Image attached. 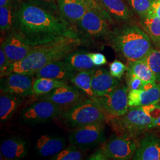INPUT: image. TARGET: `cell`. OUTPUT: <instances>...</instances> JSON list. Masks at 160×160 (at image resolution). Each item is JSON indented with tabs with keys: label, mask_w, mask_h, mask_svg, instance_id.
Returning a JSON list of instances; mask_svg holds the SVG:
<instances>
[{
	"label": "cell",
	"mask_w": 160,
	"mask_h": 160,
	"mask_svg": "<svg viewBox=\"0 0 160 160\" xmlns=\"http://www.w3.org/2000/svg\"><path fill=\"white\" fill-rule=\"evenodd\" d=\"M109 21L97 10L89 8L78 22L80 28L92 37L109 34Z\"/></svg>",
	"instance_id": "cell-13"
},
{
	"label": "cell",
	"mask_w": 160,
	"mask_h": 160,
	"mask_svg": "<svg viewBox=\"0 0 160 160\" xmlns=\"http://www.w3.org/2000/svg\"><path fill=\"white\" fill-rule=\"evenodd\" d=\"M109 15L120 22L131 20V12L123 0H96Z\"/></svg>",
	"instance_id": "cell-21"
},
{
	"label": "cell",
	"mask_w": 160,
	"mask_h": 160,
	"mask_svg": "<svg viewBox=\"0 0 160 160\" xmlns=\"http://www.w3.org/2000/svg\"><path fill=\"white\" fill-rule=\"evenodd\" d=\"M160 98V84L154 82H145L143 87L128 92L129 107L147 106L158 103Z\"/></svg>",
	"instance_id": "cell-11"
},
{
	"label": "cell",
	"mask_w": 160,
	"mask_h": 160,
	"mask_svg": "<svg viewBox=\"0 0 160 160\" xmlns=\"http://www.w3.org/2000/svg\"><path fill=\"white\" fill-rule=\"evenodd\" d=\"M128 88L125 85L118 86L114 90L94 99L105 113L113 116H121L128 109Z\"/></svg>",
	"instance_id": "cell-9"
},
{
	"label": "cell",
	"mask_w": 160,
	"mask_h": 160,
	"mask_svg": "<svg viewBox=\"0 0 160 160\" xmlns=\"http://www.w3.org/2000/svg\"><path fill=\"white\" fill-rule=\"evenodd\" d=\"M58 3L62 17L71 22H78L90 8L81 0H58Z\"/></svg>",
	"instance_id": "cell-19"
},
{
	"label": "cell",
	"mask_w": 160,
	"mask_h": 160,
	"mask_svg": "<svg viewBox=\"0 0 160 160\" xmlns=\"http://www.w3.org/2000/svg\"><path fill=\"white\" fill-rule=\"evenodd\" d=\"M12 29L32 46L78 38L57 6L33 0L23 2L17 7Z\"/></svg>",
	"instance_id": "cell-1"
},
{
	"label": "cell",
	"mask_w": 160,
	"mask_h": 160,
	"mask_svg": "<svg viewBox=\"0 0 160 160\" xmlns=\"http://www.w3.org/2000/svg\"><path fill=\"white\" fill-rule=\"evenodd\" d=\"M137 148V145L131 139L119 136L110 138L97 151L103 160H128L133 158Z\"/></svg>",
	"instance_id": "cell-10"
},
{
	"label": "cell",
	"mask_w": 160,
	"mask_h": 160,
	"mask_svg": "<svg viewBox=\"0 0 160 160\" xmlns=\"http://www.w3.org/2000/svg\"><path fill=\"white\" fill-rule=\"evenodd\" d=\"M35 46L24 42L14 31L1 43V45L10 64L25 58L34 49Z\"/></svg>",
	"instance_id": "cell-14"
},
{
	"label": "cell",
	"mask_w": 160,
	"mask_h": 160,
	"mask_svg": "<svg viewBox=\"0 0 160 160\" xmlns=\"http://www.w3.org/2000/svg\"><path fill=\"white\" fill-rule=\"evenodd\" d=\"M129 64L128 73L137 76L145 82L156 81L154 75L145 60L138 61Z\"/></svg>",
	"instance_id": "cell-26"
},
{
	"label": "cell",
	"mask_w": 160,
	"mask_h": 160,
	"mask_svg": "<svg viewBox=\"0 0 160 160\" xmlns=\"http://www.w3.org/2000/svg\"><path fill=\"white\" fill-rule=\"evenodd\" d=\"M69 69L74 72L94 68L96 66L92 61L90 53L72 52L63 59Z\"/></svg>",
	"instance_id": "cell-23"
},
{
	"label": "cell",
	"mask_w": 160,
	"mask_h": 160,
	"mask_svg": "<svg viewBox=\"0 0 160 160\" xmlns=\"http://www.w3.org/2000/svg\"><path fill=\"white\" fill-rule=\"evenodd\" d=\"M28 154V142L22 138H8L2 142L0 147L1 160H20L25 158Z\"/></svg>",
	"instance_id": "cell-16"
},
{
	"label": "cell",
	"mask_w": 160,
	"mask_h": 160,
	"mask_svg": "<svg viewBox=\"0 0 160 160\" xmlns=\"http://www.w3.org/2000/svg\"><path fill=\"white\" fill-rule=\"evenodd\" d=\"M133 160H160V139L154 135L142 138L139 143Z\"/></svg>",
	"instance_id": "cell-18"
},
{
	"label": "cell",
	"mask_w": 160,
	"mask_h": 160,
	"mask_svg": "<svg viewBox=\"0 0 160 160\" xmlns=\"http://www.w3.org/2000/svg\"><path fill=\"white\" fill-rule=\"evenodd\" d=\"M94 69L75 72L70 80L75 86L81 89L90 98L94 97L92 87V75Z\"/></svg>",
	"instance_id": "cell-25"
},
{
	"label": "cell",
	"mask_w": 160,
	"mask_h": 160,
	"mask_svg": "<svg viewBox=\"0 0 160 160\" xmlns=\"http://www.w3.org/2000/svg\"><path fill=\"white\" fill-rule=\"evenodd\" d=\"M119 85V80L110 74V71L103 68L94 69L92 78V90L94 97L109 93Z\"/></svg>",
	"instance_id": "cell-15"
},
{
	"label": "cell",
	"mask_w": 160,
	"mask_h": 160,
	"mask_svg": "<svg viewBox=\"0 0 160 160\" xmlns=\"http://www.w3.org/2000/svg\"><path fill=\"white\" fill-rule=\"evenodd\" d=\"M67 84V82L46 78H36L33 84V92L36 95H44L58 87Z\"/></svg>",
	"instance_id": "cell-27"
},
{
	"label": "cell",
	"mask_w": 160,
	"mask_h": 160,
	"mask_svg": "<svg viewBox=\"0 0 160 160\" xmlns=\"http://www.w3.org/2000/svg\"><path fill=\"white\" fill-rule=\"evenodd\" d=\"M63 122L71 128H78L93 123H103L106 114L99 104L93 99L83 100L62 113Z\"/></svg>",
	"instance_id": "cell-4"
},
{
	"label": "cell",
	"mask_w": 160,
	"mask_h": 160,
	"mask_svg": "<svg viewBox=\"0 0 160 160\" xmlns=\"http://www.w3.org/2000/svg\"><path fill=\"white\" fill-rule=\"evenodd\" d=\"M41 99L51 102L63 110L69 109L84 100L81 93L76 88L67 84L58 87L50 92L44 94Z\"/></svg>",
	"instance_id": "cell-12"
},
{
	"label": "cell",
	"mask_w": 160,
	"mask_h": 160,
	"mask_svg": "<svg viewBox=\"0 0 160 160\" xmlns=\"http://www.w3.org/2000/svg\"><path fill=\"white\" fill-rule=\"evenodd\" d=\"M10 63L8 59V58L6 55V53L1 47L0 49V71H1V76L6 73V71L8 67L10 66Z\"/></svg>",
	"instance_id": "cell-36"
},
{
	"label": "cell",
	"mask_w": 160,
	"mask_h": 160,
	"mask_svg": "<svg viewBox=\"0 0 160 160\" xmlns=\"http://www.w3.org/2000/svg\"><path fill=\"white\" fill-rule=\"evenodd\" d=\"M69 140L71 145L83 151L106 142L103 123H97L76 128L71 132Z\"/></svg>",
	"instance_id": "cell-7"
},
{
	"label": "cell",
	"mask_w": 160,
	"mask_h": 160,
	"mask_svg": "<svg viewBox=\"0 0 160 160\" xmlns=\"http://www.w3.org/2000/svg\"><path fill=\"white\" fill-rule=\"evenodd\" d=\"M141 26L156 46L160 48V18L149 13L141 18Z\"/></svg>",
	"instance_id": "cell-24"
},
{
	"label": "cell",
	"mask_w": 160,
	"mask_h": 160,
	"mask_svg": "<svg viewBox=\"0 0 160 160\" xmlns=\"http://www.w3.org/2000/svg\"><path fill=\"white\" fill-rule=\"evenodd\" d=\"M128 69L126 65L118 60H115L110 64V74L118 79H120Z\"/></svg>",
	"instance_id": "cell-32"
},
{
	"label": "cell",
	"mask_w": 160,
	"mask_h": 160,
	"mask_svg": "<svg viewBox=\"0 0 160 160\" xmlns=\"http://www.w3.org/2000/svg\"><path fill=\"white\" fill-rule=\"evenodd\" d=\"M35 75L12 72L1 76V92L11 93L22 97L34 94Z\"/></svg>",
	"instance_id": "cell-8"
},
{
	"label": "cell",
	"mask_w": 160,
	"mask_h": 160,
	"mask_svg": "<svg viewBox=\"0 0 160 160\" xmlns=\"http://www.w3.org/2000/svg\"><path fill=\"white\" fill-rule=\"evenodd\" d=\"M157 104H158V105H160V100H159V102H158V103H157Z\"/></svg>",
	"instance_id": "cell-41"
},
{
	"label": "cell",
	"mask_w": 160,
	"mask_h": 160,
	"mask_svg": "<svg viewBox=\"0 0 160 160\" xmlns=\"http://www.w3.org/2000/svg\"><path fill=\"white\" fill-rule=\"evenodd\" d=\"M80 44L79 38H67L36 46L25 58L11 63L2 75L12 72L35 75L38 70L46 65L63 60L70 53L75 51Z\"/></svg>",
	"instance_id": "cell-2"
},
{
	"label": "cell",
	"mask_w": 160,
	"mask_h": 160,
	"mask_svg": "<svg viewBox=\"0 0 160 160\" xmlns=\"http://www.w3.org/2000/svg\"><path fill=\"white\" fill-rule=\"evenodd\" d=\"M145 82L134 75L128 73V85L129 90L140 89L143 87Z\"/></svg>",
	"instance_id": "cell-35"
},
{
	"label": "cell",
	"mask_w": 160,
	"mask_h": 160,
	"mask_svg": "<svg viewBox=\"0 0 160 160\" xmlns=\"http://www.w3.org/2000/svg\"><path fill=\"white\" fill-rule=\"evenodd\" d=\"M63 112L54 103L41 99L22 110L19 120L25 124L41 123L57 118Z\"/></svg>",
	"instance_id": "cell-6"
},
{
	"label": "cell",
	"mask_w": 160,
	"mask_h": 160,
	"mask_svg": "<svg viewBox=\"0 0 160 160\" xmlns=\"http://www.w3.org/2000/svg\"><path fill=\"white\" fill-rule=\"evenodd\" d=\"M23 97L11 93L1 92L0 97V119H10L23 102Z\"/></svg>",
	"instance_id": "cell-22"
},
{
	"label": "cell",
	"mask_w": 160,
	"mask_h": 160,
	"mask_svg": "<svg viewBox=\"0 0 160 160\" xmlns=\"http://www.w3.org/2000/svg\"><path fill=\"white\" fill-rule=\"evenodd\" d=\"M86 2V4L89 6L90 8H93L98 12H100L104 17H105L109 22L112 23V18L109 15V14L107 12L106 10H104L103 8V7L100 6L96 0H81Z\"/></svg>",
	"instance_id": "cell-34"
},
{
	"label": "cell",
	"mask_w": 160,
	"mask_h": 160,
	"mask_svg": "<svg viewBox=\"0 0 160 160\" xmlns=\"http://www.w3.org/2000/svg\"><path fill=\"white\" fill-rule=\"evenodd\" d=\"M92 61L96 66H101L107 63L106 58L100 53H90Z\"/></svg>",
	"instance_id": "cell-37"
},
{
	"label": "cell",
	"mask_w": 160,
	"mask_h": 160,
	"mask_svg": "<svg viewBox=\"0 0 160 160\" xmlns=\"http://www.w3.org/2000/svg\"><path fill=\"white\" fill-rule=\"evenodd\" d=\"M154 121V126H160V106L158 104L144 106Z\"/></svg>",
	"instance_id": "cell-33"
},
{
	"label": "cell",
	"mask_w": 160,
	"mask_h": 160,
	"mask_svg": "<svg viewBox=\"0 0 160 160\" xmlns=\"http://www.w3.org/2000/svg\"><path fill=\"white\" fill-rule=\"evenodd\" d=\"M112 47L129 63L144 60L153 49L148 34L138 26L128 24L109 33Z\"/></svg>",
	"instance_id": "cell-3"
},
{
	"label": "cell",
	"mask_w": 160,
	"mask_h": 160,
	"mask_svg": "<svg viewBox=\"0 0 160 160\" xmlns=\"http://www.w3.org/2000/svg\"><path fill=\"white\" fill-rule=\"evenodd\" d=\"M149 13L154 14L160 18V0H154Z\"/></svg>",
	"instance_id": "cell-38"
},
{
	"label": "cell",
	"mask_w": 160,
	"mask_h": 160,
	"mask_svg": "<svg viewBox=\"0 0 160 160\" xmlns=\"http://www.w3.org/2000/svg\"><path fill=\"white\" fill-rule=\"evenodd\" d=\"M44 1H49V2H52V1H55V0H44Z\"/></svg>",
	"instance_id": "cell-40"
},
{
	"label": "cell",
	"mask_w": 160,
	"mask_h": 160,
	"mask_svg": "<svg viewBox=\"0 0 160 160\" xmlns=\"http://www.w3.org/2000/svg\"><path fill=\"white\" fill-rule=\"evenodd\" d=\"M128 1L133 10L142 18L148 14L154 0H128Z\"/></svg>",
	"instance_id": "cell-31"
},
{
	"label": "cell",
	"mask_w": 160,
	"mask_h": 160,
	"mask_svg": "<svg viewBox=\"0 0 160 160\" xmlns=\"http://www.w3.org/2000/svg\"><path fill=\"white\" fill-rule=\"evenodd\" d=\"M84 151L78 147L71 145L68 148H65L57 154L52 157L53 160H80L83 159L82 152Z\"/></svg>",
	"instance_id": "cell-29"
},
{
	"label": "cell",
	"mask_w": 160,
	"mask_h": 160,
	"mask_svg": "<svg viewBox=\"0 0 160 160\" xmlns=\"http://www.w3.org/2000/svg\"><path fill=\"white\" fill-rule=\"evenodd\" d=\"M75 72L69 68L63 60H61L46 65L38 70L35 76L36 78H46L67 82L71 80Z\"/></svg>",
	"instance_id": "cell-17"
},
{
	"label": "cell",
	"mask_w": 160,
	"mask_h": 160,
	"mask_svg": "<svg viewBox=\"0 0 160 160\" xmlns=\"http://www.w3.org/2000/svg\"><path fill=\"white\" fill-rule=\"evenodd\" d=\"M65 147L66 142L62 138L44 135L38 139L36 148L38 153L42 157H53L61 152Z\"/></svg>",
	"instance_id": "cell-20"
},
{
	"label": "cell",
	"mask_w": 160,
	"mask_h": 160,
	"mask_svg": "<svg viewBox=\"0 0 160 160\" xmlns=\"http://www.w3.org/2000/svg\"><path fill=\"white\" fill-rule=\"evenodd\" d=\"M17 8L14 6H0V29L1 32L13 29Z\"/></svg>",
	"instance_id": "cell-28"
},
{
	"label": "cell",
	"mask_w": 160,
	"mask_h": 160,
	"mask_svg": "<svg viewBox=\"0 0 160 160\" xmlns=\"http://www.w3.org/2000/svg\"><path fill=\"white\" fill-rule=\"evenodd\" d=\"M144 60L152 71L156 81L160 82V50L152 49Z\"/></svg>",
	"instance_id": "cell-30"
},
{
	"label": "cell",
	"mask_w": 160,
	"mask_h": 160,
	"mask_svg": "<svg viewBox=\"0 0 160 160\" xmlns=\"http://www.w3.org/2000/svg\"><path fill=\"white\" fill-rule=\"evenodd\" d=\"M113 125L122 137H129L145 129L155 127L154 121L144 106L129 107L121 116H114Z\"/></svg>",
	"instance_id": "cell-5"
},
{
	"label": "cell",
	"mask_w": 160,
	"mask_h": 160,
	"mask_svg": "<svg viewBox=\"0 0 160 160\" xmlns=\"http://www.w3.org/2000/svg\"><path fill=\"white\" fill-rule=\"evenodd\" d=\"M17 0H0V6H15Z\"/></svg>",
	"instance_id": "cell-39"
}]
</instances>
